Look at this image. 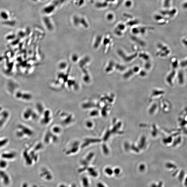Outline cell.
Listing matches in <instances>:
<instances>
[{
  "instance_id": "1",
  "label": "cell",
  "mask_w": 187,
  "mask_h": 187,
  "mask_svg": "<svg viewBox=\"0 0 187 187\" xmlns=\"http://www.w3.org/2000/svg\"><path fill=\"white\" fill-rule=\"evenodd\" d=\"M16 97L22 98L24 99H28L30 98L31 96L29 94L22 93L21 92H18L16 94Z\"/></svg>"
},
{
  "instance_id": "2",
  "label": "cell",
  "mask_w": 187,
  "mask_h": 187,
  "mask_svg": "<svg viewBox=\"0 0 187 187\" xmlns=\"http://www.w3.org/2000/svg\"><path fill=\"white\" fill-rule=\"evenodd\" d=\"M44 21L45 22L48 28H49V29H51L52 28V25H51L50 22V21L48 18H44Z\"/></svg>"
},
{
  "instance_id": "3",
  "label": "cell",
  "mask_w": 187,
  "mask_h": 187,
  "mask_svg": "<svg viewBox=\"0 0 187 187\" xmlns=\"http://www.w3.org/2000/svg\"><path fill=\"white\" fill-rule=\"evenodd\" d=\"M54 7L53 6L48 7L44 10V11L47 13L51 12L54 9Z\"/></svg>"
},
{
  "instance_id": "4",
  "label": "cell",
  "mask_w": 187,
  "mask_h": 187,
  "mask_svg": "<svg viewBox=\"0 0 187 187\" xmlns=\"http://www.w3.org/2000/svg\"><path fill=\"white\" fill-rule=\"evenodd\" d=\"M83 183L84 186V187H88V180L86 178H83Z\"/></svg>"
},
{
  "instance_id": "5",
  "label": "cell",
  "mask_w": 187,
  "mask_h": 187,
  "mask_svg": "<svg viewBox=\"0 0 187 187\" xmlns=\"http://www.w3.org/2000/svg\"><path fill=\"white\" fill-rule=\"evenodd\" d=\"M7 165V163L6 162L4 161H1L0 162V167L4 169L6 167Z\"/></svg>"
},
{
  "instance_id": "6",
  "label": "cell",
  "mask_w": 187,
  "mask_h": 187,
  "mask_svg": "<svg viewBox=\"0 0 187 187\" xmlns=\"http://www.w3.org/2000/svg\"><path fill=\"white\" fill-rule=\"evenodd\" d=\"M5 15H7V14L4 12H3L1 14V17L3 18H7V16H5Z\"/></svg>"
},
{
  "instance_id": "7",
  "label": "cell",
  "mask_w": 187,
  "mask_h": 187,
  "mask_svg": "<svg viewBox=\"0 0 187 187\" xmlns=\"http://www.w3.org/2000/svg\"><path fill=\"white\" fill-rule=\"evenodd\" d=\"M35 1H36V0H35Z\"/></svg>"
}]
</instances>
